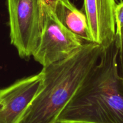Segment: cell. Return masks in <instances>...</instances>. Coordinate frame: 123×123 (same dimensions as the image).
Wrapping results in <instances>:
<instances>
[{"label": "cell", "mask_w": 123, "mask_h": 123, "mask_svg": "<svg viewBox=\"0 0 123 123\" xmlns=\"http://www.w3.org/2000/svg\"><path fill=\"white\" fill-rule=\"evenodd\" d=\"M118 54L115 40L102 48L98 62L57 123H123V79Z\"/></svg>", "instance_id": "obj_1"}, {"label": "cell", "mask_w": 123, "mask_h": 123, "mask_svg": "<svg viewBox=\"0 0 123 123\" xmlns=\"http://www.w3.org/2000/svg\"><path fill=\"white\" fill-rule=\"evenodd\" d=\"M102 48L86 42L69 57L43 67V84L19 123H57L98 62Z\"/></svg>", "instance_id": "obj_2"}, {"label": "cell", "mask_w": 123, "mask_h": 123, "mask_svg": "<svg viewBox=\"0 0 123 123\" xmlns=\"http://www.w3.org/2000/svg\"><path fill=\"white\" fill-rule=\"evenodd\" d=\"M11 44L28 59L38 47L44 21L42 0H7Z\"/></svg>", "instance_id": "obj_3"}, {"label": "cell", "mask_w": 123, "mask_h": 123, "mask_svg": "<svg viewBox=\"0 0 123 123\" xmlns=\"http://www.w3.org/2000/svg\"><path fill=\"white\" fill-rule=\"evenodd\" d=\"M43 9L44 21L41 40L33 55L43 67L65 60L84 43L83 40L59 22L51 10L44 5Z\"/></svg>", "instance_id": "obj_4"}, {"label": "cell", "mask_w": 123, "mask_h": 123, "mask_svg": "<svg viewBox=\"0 0 123 123\" xmlns=\"http://www.w3.org/2000/svg\"><path fill=\"white\" fill-rule=\"evenodd\" d=\"M43 84V73L17 80L0 89V123H19Z\"/></svg>", "instance_id": "obj_5"}, {"label": "cell", "mask_w": 123, "mask_h": 123, "mask_svg": "<svg viewBox=\"0 0 123 123\" xmlns=\"http://www.w3.org/2000/svg\"><path fill=\"white\" fill-rule=\"evenodd\" d=\"M116 0H84L92 42L102 48L109 46L116 37Z\"/></svg>", "instance_id": "obj_6"}, {"label": "cell", "mask_w": 123, "mask_h": 123, "mask_svg": "<svg viewBox=\"0 0 123 123\" xmlns=\"http://www.w3.org/2000/svg\"><path fill=\"white\" fill-rule=\"evenodd\" d=\"M54 13L60 23L86 42H92L85 13L76 8L69 0H57Z\"/></svg>", "instance_id": "obj_7"}, {"label": "cell", "mask_w": 123, "mask_h": 123, "mask_svg": "<svg viewBox=\"0 0 123 123\" xmlns=\"http://www.w3.org/2000/svg\"><path fill=\"white\" fill-rule=\"evenodd\" d=\"M115 14L116 23L115 40L119 41L123 37V0L116 4Z\"/></svg>", "instance_id": "obj_8"}, {"label": "cell", "mask_w": 123, "mask_h": 123, "mask_svg": "<svg viewBox=\"0 0 123 123\" xmlns=\"http://www.w3.org/2000/svg\"><path fill=\"white\" fill-rule=\"evenodd\" d=\"M118 48V65L119 75L123 79V37L120 40L116 41Z\"/></svg>", "instance_id": "obj_9"}, {"label": "cell", "mask_w": 123, "mask_h": 123, "mask_svg": "<svg viewBox=\"0 0 123 123\" xmlns=\"http://www.w3.org/2000/svg\"><path fill=\"white\" fill-rule=\"evenodd\" d=\"M42 2L45 7L51 10L54 12V8H55L57 0H42Z\"/></svg>", "instance_id": "obj_10"}]
</instances>
